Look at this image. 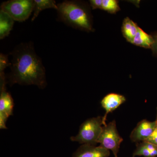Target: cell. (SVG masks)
<instances>
[{
    "label": "cell",
    "mask_w": 157,
    "mask_h": 157,
    "mask_svg": "<svg viewBox=\"0 0 157 157\" xmlns=\"http://www.w3.org/2000/svg\"><path fill=\"white\" fill-rule=\"evenodd\" d=\"M156 120L157 121L156 125V126L155 127L153 132H152L151 135L144 141L153 144L155 145H157V114Z\"/></svg>",
    "instance_id": "obj_17"
},
{
    "label": "cell",
    "mask_w": 157,
    "mask_h": 157,
    "mask_svg": "<svg viewBox=\"0 0 157 157\" xmlns=\"http://www.w3.org/2000/svg\"><path fill=\"white\" fill-rule=\"evenodd\" d=\"M109 150L101 146L82 144L73 153L72 157H108Z\"/></svg>",
    "instance_id": "obj_9"
},
{
    "label": "cell",
    "mask_w": 157,
    "mask_h": 157,
    "mask_svg": "<svg viewBox=\"0 0 157 157\" xmlns=\"http://www.w3.org/2000/svg\"><path fill=\"white\" fill-rule=\"evenodd\" d=\"M154 40L151 35L147 33L139 27L132 44L142 48L151 49Z\"/></svg>",
    "instance_id": "obj_13"
},
{
    "label": "cell",
    "mask_w": 157,
    "mask_h": 157,
    "mask_svg": "<svg viewBox=\"0 0 157 157\" xmlns=\"http://www.w3.org/2000/svg\"><path fill=\"white\" fill-rule=\"evenodd\" d=\"M10 55L12 58L8 79L10 85H33L41 89L46 87L45 68L32 42L18 44Z\"/></svg>",
    "instance_id": "obj_1"
},
{
    "label": "cell",
    "mask_w": 157,
    "mask_h": 157,
    "mask_svg": "<svg viewBox=\"0 0 157 157\" xmlns=\"http://www.w3.org/2000/svg\"><path fill=\"white\" fill-rule=\"evenodd\" d=\"M151 35L154 40L153 44L151 49L153 55L157 56V32L153 33Z\"/></svg>",
    "instance_id": "obj_18"
},
{
    "label": "cell",
    "mask_w": 157,
    "mask_h": 157,
    "mask_svg": "<svg viewBox=\"0 0 157 157\" xmlns=\"http://www.w3.org/2000/svg\"><path fill=\"white\" fill-rule=\"evenodd\" d=\"M103 125L102 117L88 119L80 126L78 134L70 137V140L82 144L96 145L102 132Z\"/></svg>",
    "instance_id": "obj_3"
},
{
    "label": "cell",
    "mask_w": 157,
    "mask_h": 157,
    "mask_svg": "<svg viewBox=\"0 0 157 157\" xmlns=\"http://www.w3.org/2000/svg\"><path fill=\"white\" fill-rule=\"evenodd\" d=\"M123 140V139L118 132L114 120L103 126L98 143H100V146L104 148L111 150L114 156L117 157L118 152Z\"/></svg>",
    "instance_id": "obj_5"
},
{
    "label": "cell",
    "mask_w": 157,
    "mask_h": 157,
    "mask_svg": "<svg viewBox=\"0 0 157 157\" xmlns=\"http://www.w3.org/2000/svg\"><path fill=\"white\" fill-rule=\"evenodd\" d=\"M139 27L137 23L126 17L124 19L121 27V32L128 42L132 43L137 34Z\"/></svg>",
    "instance_id": "obj_11"
},
{
    "label": "cell",
    "mask_w": 157,
    "mask_h": 157,
    "mask_svg": "<svg viewBox=\"0 0 157 157\" xmlns=\"http://www.w3.org/2000/svg\"><path fill=\"white\" fill-rule=\"evenodd\" d=\"M58 19L73 28L90 33L95 31L88 3L81 1H65L57 5Z\"/></svg>",
    "instance_id": "obj_2"
},
{
    "label": "cell",
    "mask_w": 157,
    "mask_h": 157,
    "mask_svg": "<svg viewBox=\"0 0 157 157\" xmlns=\"http://www.w3.org/2000/svg\"><path fill=\"white\" fill-rule=\"evenodd\" d=\"M54 9L57 10L58 6L54 0H34V14L32 18L33 21L38 17L39 13L46 9Z\"/></svg>",
    "instance_id": "obj_14"
},
{
    "label": "cell",
    "mask_w": 157,
    "mask_h": 157,
    "mask_svg": "<svg viewBox=\"0 0 157 157\" xmlns=\"http://www.w3.org/2000/svg\"><path fill=\"white\" fill-rule=\"evenodd\" d=\"M14 20L6 12L0 11V39L8 36L13 28Z\"/></svg>",
    "instance_id": "obj_12"
},
{
    "label": "cell",
    "mask_w": 157,
    "mask_h": 157,
    "mask_svg": "<svg viewBox=\"0 0 157 157\" xmlns=\"http://www.w3.org/2000/svg\"><path fill=\"white\" fill-rule=\"evenodd\" d=\"M0 128H7L6 123L10 116L13 114L14 101L11 94L6 91V78L4 72L0 73Z\"/></svg>",
    "instance_id": "obj_6"
},
{
    "label": "cell",
    "mask_w": 157,
    "mask_h": 157,
    "mask_svg": "<svg viewBox=\"0 0 157 157\" xmlns=\"http://www.w3.org/2000/svg\"><path fill=\"white\" fill-rule=\"evenodd\" d=\"M8 55L1 53L0 54V72H4L7 67H10L11 62L9 61Z\"/></svg>",
    "instance_id": "obj_16"
},
{
    "label": "cell",
    "mask_w": 157,
    "mask_h": 157,
    "mask_svg": "<svg viewBox=\"0 0 157 157\" xmlns=\"http://www.w3.org/2000/svg\"><path fill=\"white\" fill-rule=\"evenodd\" d=\"M156 123V120L154 121H150L146 119L140 121L131 133V140L132 142H138L146 140L153 132Z\"/></svg>",
    "instance_id": "obj_7"
},
{
    "label": "cell",
    "mask_w": 157,
    "mask_h": 157,
    "mask_svg": "<svg viewBox=\"0 0 157 157\" xmlns=\"http://www.w3.org/2000/svg\"><path fill=\"white\" fill-rule=\"evenodd\" d=\"M90 6L93 9H101L102 0H90Z\"/></svg>",
    "instance_id": "obj_19"
},
{
    "label": "cell",
    "mask_w": 157,
    "mask_h": 157,
    "mask_svg": "<svg viewBox=\"0 0 157 157\" xmlns=\"http://www.w3.org/2000/svg\"><path fill=\"white\" fill-rule=\"evenodd\" d=\"M142 156L144 157L157 156V145L141 141L137 144V147L133 153V157Z\"/></svg>",
    "instance_id": "obj_10"
},
{
    "label": "cell",
    "mask_w": 157,
    "mask_h": 157,
    "mask_svg": "<svg viewBox=\"0 0 157 157\" xmlns=\"http://www.w3.org/2000/svg\"><path fill=\"white\" fill-rule=\"evenodd\" d=\"M101 10L107 11L111 14H115L121 9L119 5V2L117 0H102Z\"/></svg>",
    "instance_id": "obj_15"
},
{
    "label": "cell",
    "mask_w": 157,
    "mask_h": 157,
    "mask_svg": "<svg viewBox=\"0 0 157 157\" xmlns=\"http://www.w3.org/2000/svg\"><path fill=\"white\" fill-rule=\"evenodd\" d=\"M126 101L124 96L116 93H110L104 97L101 101V106L106 111L103 117L104 126L107 124L106 121L108 113L117 109Z\"/></svg>",
    "instance_id": "obj_8"
},
{
    "label": "cell",
    "mask_w": 157,
    "mask_h": 157,
    "mask_svg": "<svg viewBox=\"0 0 157 157\" xmlns=\"http://www.w3.org/2000/svg\"><path fill=\"white\" fill-rule=\"evenodd\" d=\"M33 0H9L2 3L1 10L17 21H25L33 11Z\"/></svg>",
    "instance_id": "obj_4"
}]
</instances>
